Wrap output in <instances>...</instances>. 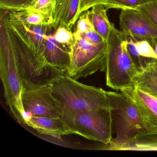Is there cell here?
Listing matches in <instances>:
<instances>
[{
	"instance_id": "cell-18",
	"label": "cell",
	"mask_w": 157,
	"mask_h": 157,
	"mask_svg": "<svg viewBox=\"0 0 157 157\" xmlns=\"http://www.w3.org/2000/svg\"><path fill=\"white\" fill-rule=\"evenodd\" d=\"M56 0H33L24 10L40 13L47 17L52 25L56 8Z\"/></svg>"
},
{
	"instance_id": "cell-28",
	"label": "cell",
	"mask_w": 157,
	"mask_h": 157,
	"mask_svg": "<svg viewBox=\"0 0 157 157\" xmlns=\"http://www.w3.org/2000/svg\"><path fill=\"white\" fill-rule=\"evenodd\" d=\"M102 0H80L79 5V17L83 13L90 10L95 5L101 4Z\"/></svg>"
},
{
	"instance_id": "cell-25",
	"label": "cell",
	"mask_w": 157,
	"mask_h": 157,
	"mask_svg": "<svg viewBox=\"0 0 157 157\" xmlns=\"http://www.w3.org/2000/svg\"><path fill=\"white\" fill-rule=\"evenodd\" d=\"M128 48L132 59L138 68L139 71L144 67L148 60L151 59L145 58L140 56L135 44V40L132 37H128Z\"/></svg>"
},
{
	"instance_id": "cell-19",
	"label": "cell",
	"mask_w": 157,
	"mask_h": 157,
	"mask_svg": "<svg viewBox=\"0 0 157 157\" xmlns=\"http://www.w3.org/2000/svg\"><path fill=\"white\" fill-rule=\"evenodd\" d=\"M128 150L157 151V134L147 133L138 137Z\"/></svg>"
},
{
	"instance_id": "cell-10",
	"label": "cell",
	"mask_w": 157,
	"mask_h": 157,
	"mask_svg": "<svg viewBox=\"0 0 157 157\" xmlns=\"http://www.w3.org/2000/svg\"><path fill=\"white\" fill-rule=\"evenodd\" d=\"M120 91L136 105L148 133L157 134V98L134 87Z\"/></svg>"
},
{
	"instance_id": "cell-12",
	"label": "cell",
	"mask_w": 157,
	"mask_h": 157,
	"mask_svg": "<svg viewBox=\"0 0 157 157\" xmlns=\"http://www.w3.org/2000/svg\"><path fill=\"white\" fill-rule=\"evenodd\" d=\"M53 33H50L46 38L44 56L50 66L65 72L70 64L69 47L58 43L53 36Z\"/></svg>"
},
{
	"instance_id": "cell-13",
	"label": "cell",
	"mask_w": 157,
	"mask_h": 157,
	"mask_svg": "<svg viewBox=\"0 0 157 157\" xmlns=\"http://www.w3.org/2000/svg\"><path fill=\"white\" fill-rule=\"evenodd\" d=\"M25 124L37 130L40 134L60 138L71 134L61 117L32 116L26 119Z\"/></svg>"
},
{
	"instance_id": "cell-9",
	"label": "cell",
	"mask_w": 157,
	"mask_h": 157,
	"mask_svg": "<svg viewBox=\"0 0 157 157\" xmlns=\"http://www.w3.org/2000/svg\"><path fill=\"white\" fill-rule=\"evenodd\" d=\"M121 31L128 37L148 42L153 48L157 44V29L136 10H121L119 14Z\"/></svg>"
},
{
	"instance_id": "cell-16",
	"label": "cell",
	"mask_w": 157,
	"mask_h": 157,
	"mask_svg": "<svg viewBox=\"0 0 157 157\" xmlns=\"http://www.w3.org/2000/svg\"><path fill=\"white\" fill-rule=\"evenodd\" d=\"M107 10L103 5L100 4L94 6L88 10L89 17L94 30L106 42L114 25L107 17Z\"/></svg>"
},
{
	"instance_id": "cell-6",
	"label": "cell",
	"mask_w": 157,
	"mask_h": 157,
	"mask_svg": "<svg viewBox=\"0 0 157 157\" xmlns=\"http://www.w3.org/2000/svg\"><path fill=\"white\" fill-rule=\"evenodd\" d=\"M113 109L64 111L61 117L71 134L108 145L113 138Z\"/></svg>"
},
{
	"instance_id": "cell-7",
	"label": "cell",
	"mask_w": 157,
	"mask_h": 157,
	"mask_svg": "<svg viewBox=\"0 0 157 157\" xmlns=\"http://www.w3.org/2000/svg\"><path fill=\"white\" fill-rule=\"evenodd\" d=\"M74 40L69 47L70 64L67 74L74 79L86 78L98 71H105L107 42L96 44L73 33Z\"/></svg>"
},
{
	"instance_id": "cell-26",
	"label": "cell",
	"mask_w": 157,
	"mask_h": 157,
	"mask_svg": "<svg viewBox=\"0 0 157 157\" xmlns=\"http://www.w3.org/2000/svg\"><path fill=\"white\" fill-rule=\"evenodd\" d=\"M77 22L74 33H82L95 30L89 17L88 11L83 13L80 16Z\"/></svg>"
},
{
	"instance_id": "cell-1",
	"label": "cell",
	"mask_w": 157,
	"mask_h": 157,
	"mask_svg": "<svg viewBox=\"0 0 157 157\" xmlns=\"http://www.w3.org/2000/svg\"><path fill=\"white\" fill-rule=\"evenodd\" d=\"M48 85L63 112L113 108L106 91L81 83L67 73L56 77Z\"/></svg>"
},
{
	"instance_id": "cell-14",
	"label": "cell",
	"mask_w": 157,
	"mask_h": 157,
	"mask_svg": "<svg viewBox=\"0 0 157 157\" xmlns=\"http://www.w3.org/2000/svg\"><path fill=\"white\" fill-rule=\"evenodd\" d=\"M80 0H56L52 26L54 31L59 26L71 30L79 18Z\"/></svg>"
},
{
	"instance_id": "cell-29",
	"label": "cell",
	"mask_w": 157,
	"mask_h": 157,
	"mask_svg": "<svg viewBox=\"0 0 157 157\" xmlns=\"http://www.w3.org/2000/svg\"><path fill=\"white\" fill-rule=\"evenodd\" d=\"M140 1L141 2V5H143V4H146V3L154 1H156V0H140Z\"/></svg>"
},
{
	"instance_id": "cell-23",
	"label": "cell",
	"mask_w": 157,
	"mask_h": 157,
	"mask_svg": "<svg viewBox=\"0 0 157 157\" xmlns=\"http://www.w3.org/2000/svg\"><path fill=\"white\" fill-rule=\"evenodd\" d=\"M136 10L145 15L157 29V0L140 5Z\"/></svg>"
},
{
	"instance_id": "cell-20",
	"label": "cell",
	"mask_w": 157,
	"mask_h": 157,
	"mask_svg": "<svg viewBox=\"0 0 157 157\" xmlns=\"http://www.w3.org/2000/svg\"><path fill=\"white\" fill-rule=\"evenodd\" d=\"M101 5H103L107 10H137L141 3L140 0H102Z\"/></svg>"
},
{
	"instance_id": "cell-24",
	"label": "cell",
	"mask_w": 157,
	"mask_h": 157,
	"mask_svg": "<svg viewBox=\"0 0 157 157\" xmlns=\"http://www.w3.org/2000/svg\"><path fill=\"white\" fill-rule=\"evenodd\" d=\"M134 39L140 56L145 58L157 60V54L148 42L146 40Z\"/></svg>"
},
{
	"instance_id": "cell-4",
	"label": "cell",
	"mask_w": 157,
	"mask_h": 157,
	"mask_svg": "<svg viewBox=\"0 0 157 157\" xmlns=\"http://www.w3.org/2000/svg\"><path fill=\"white\" fill-rule=\"evenodd\" d=\"M6 13L9 34L19 68L22 90L48 84L56 77L64 74V71L49 65L44 57L33 53L21 36L10 25Z\"/></svg>"
},
{
	"instance_id": "cell-15",
	"label": "cell",
	"mask_w": 157,
	"mask_h": 157,
	"mask_svg": "<svg viewBox=\"0 0 157 157\" xmlns=\"http://www.w3.org/2000/svg\"><path fill=\"white\" fill-rule=\"evenodd\" d=\"M134 87L157 98V60L149 59L134 79Z\"/></svg>"
},
{
	"instance_id": "cell-27",
	"label": "cell",
	"mask_w": 157,
	"mask_h": 157,
	"mask_svg": "<svg viewBox=\"0 0 157 157\" xmlns=\"http://www.w3.org/2000/svg\"><path fill=\"white\" fill-rule=\"evenodd\" d=\"M77 34L79 35L83 39L91 44H102L106 42L104 39L95 30L87 32V33Z\"/></svg>"
},
{
	"instance_id": "cell-3",
	"label": "cell",
	"mask_w": 157,
	"mask_h": 157,
	"mask_svg": "<svg viewBox=\"0 0 157 157\" xmlns=\"http://www.w3.org/2000/svg\"><path fill=\"white\" fill-rule=\"evenodd\" d=\"M112 110L113 135L116 136L107 148L128 150L136 139L148 133L134 104L122 92L107 91Z\"/></svg>"
},
{
	"instance_id": "cell-5",
	"label": "cell",
	"mask_w": 157,
	"mask_h": 157,
	"mask_svg": "<svg viewBox=\"0 0 157 157\" xmlns=\"http://www.w3.org/2000/svg\"><path fill=\"white\" fill-rule=\"evenodd\" d=\"M128 36L113 25L107 42L105 69L106 84L115 90L134 87V79L139 69L128 48Z\"/></svg>"
},
{
	"instance_id": "cell-22",
	"label": "cell",
	"mask_w": 157,
	"mask_h": 157,
	"mask_svg": "<svg viewBox=\"0 0 157 157\" xmlns=\"http://www.w3.org/2000/svg\"><path fill=\"white\" fill-rule=\"evenodd\" d=\"M33 0H0V9L7 11L24 10Z\"/></svg>"
},
{
	"instance_id": "cell-17",
	"label": "cell",
	"mask_w": 157,
	"mask_h": 157,
	"mask_svg": "<svg viewBox=\"0 0 157 157\" xmlns=\"http://www.w3.org/2000/svg\"><path fill=\"white\" fill-rule=\"evenodd\" d=\"M6 16L8 22L12 24L51 25L46 16L40 13L29 10L12 12L6 11Z\"/></svg>"
},
{
	"instance_id": "cell-11",
	"label": "cell",
	"mask_w": 157,
	"mask_h": 157,
	"mask_svg": "<svg viewBox=\"0 0 157 157\" xmlns=\"http://www.w3.org/2000/svg\"><path fill=\"white\" fill-rule=\"evenodd\" d=\"M9 23L21 36L35 55L44 56L46 38L47 35L53 32L52 30H54L51 25H36Z\"/></svg>"
},
{
	"instance_id": "cell-8",
	"label": "cell",
	"mask_w": 157,
	"mask_h": 157,
	"mask_svg": "<svg viewBox=\"0 0 157 157\" xmlns=\"http://www.w3.org/2000/svg\"><path fill=\"white\" fill-rule=\"evenodd\" d=\"M22 102L25 111L32 116L61 117L63 110L55 99L48 84L23 90Z\"/></svg>"
},
{
	"instance_id": "cell-21",
	"label": "cell",
	"mask_w": 157,
	"mask_h": 157,
	"mask_svg": "<svg viewBox=\"0 0 157 157\" xmlns=\"http://www.w3.org/2000/svg\"><path fill=\"white\" fill-rule=\"evenodd\" d=\"M53 36L58 43L69 47L74 40V34L71 30L65 26H59L55 30Z\"/></svg>"
},
{
	"instance_id": "cell-2",
	"label": "cell",
	"mask_w": 157,
	"mask_h": 157,
	"mask_svg": "<svg viewBox=\"0 0 157 157\" xmlns=\"http://www.w3.org/2000/svg\"><path fill=\"white\" fill-rule=\"evenodd\" d=\"M4 12L1 11V13L0 77L7 105L18 123L25 124V111L21 98L22 84Z\"/></svg>"
}]
</instances>
